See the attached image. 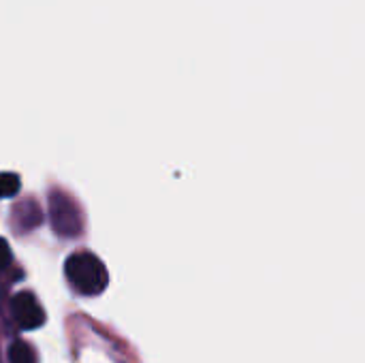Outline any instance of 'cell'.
Wrapping results in <instances>:
<instances>
[{"label":"cell","instance_id":"cell-3","mask_svg":"<svg viewBox=\"0 0 365 363\" xmlns=\"http://www.w3.org/2000/svg\"><path fill=\"white\" fill-rule=\"evenodd\" d=\"M11 308H13V317H15L17 325L26 332L38 329L45 323V310H43L41 302L34 297V293H30V291L17 293L11 302Z\"/></svg>","mask_w":365,"mask_h":363},{"label":"cell","instance_id":"cell-2","mask_svg":"<svg viewBox=\"0 0 365 363\" xmlns=\"http://www.w3.org/2000/svg\"><path fill=\"white\" fill-rule=\"evenodd\" d=\"M49 220H51V229L60 237H77L83 231L81 212L75 199L62 190L49 193Z\"/></svg>","mask_w":365,"mask_h":363},{"label":"cell","instance_id":"cell-7","mask_svg":"<svg viewBox=\"0 0 365 363\" xmlns=\"http://www.w3.org/2000/svg\"><path fill=\"white\" fill-rule=\"evenodd\" d=\"M11 248H9V244H6V240H2L0 237V270H4V267H9L11 265Z\"/></svg>","mask_w":365,"mask_h":363},{"label":"cell","instance_id":"cell-4","mask_svg":"<svg viewBox=\"0 0 365 363\" xmlns=\"http://www.w3.org/2000/svg\"><path fill=\"white\" fill-rule=\"evenodd\" d=\"M41 218H43V216H41V208L36 205V201H30V199L17 203V205L13 208V214H11L13 227H15V231H19V233H26V231L38 227Z\"/></svg>","mask_w":365,"mask_h":363},{"label":"cell","instance_id":"cell-5","mask_svg":"<svg viewBox=\"0 0 365 363\" xmlns=\"http://www.w3.org/2000/svg\"><path fill=\"white\" fill-rule=\"evenodd\" d=\"M9 362L36 363V355H34V351L30 349V344H28V342H24V340H15V342L9 347Z\"/></svg>","mask_w":365,"mask_h":363},{"label":"cell","instance_id":"cell-6","mask_svg":"<svg viewBox=\"0 0 365 363\" xmlns=\"http://www.w3.org/2000/svg\"><path fill=\"white\" fill-rule=\"evenodd\" d=\"M21 180L13 171H2L0 173V199H11L19 193Z\"/></svg>","mask_w":365,"mask_h":363},{"label":"cell","instance_id":"cell-1","mask_svg":"<svg viewBox=\"0 0 365 363\" xmlns=\"http://www.w3.org/2000/svg\"><path fill=\"white\" fill-rule=\"evenodd\" d=\"M64 276L79 295H88V297L103 293L109 285V274L105 263L90 250L73 252L64 263Z\"/></svg>","mask_w":365,"mask_h":363}]
</instances>
